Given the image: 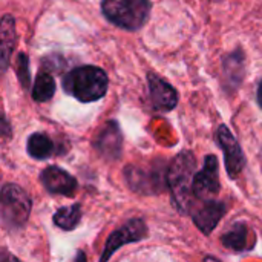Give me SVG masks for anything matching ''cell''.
<instances>
[{"label": "cell", "mask_w": 262, "mask_h": 262, "mask_svg": "<svg viewBox=\"0 0 262 262\" xmlns=\"http://www.w3.org/2000/svg\"><path fill=\"white\" fill-rule=\"evenodd\" d=\"M223 69H224V77L227 80V86L230 89H236L244 77V57L241 52H233L224 57L223 61Z\"/></svg>", "instance_id": "15"}, {"label": "cell", "mask_w": 262, "mask_h": 262, "mask_svg": "<svg viewBox=\"0 0 262 262\" xmlns=\"http://www.w3.org/2000/svg\"><path fill=\"white\" fill-rule=\"evenodd\" d=\"M28 69H29L28 57L25 54H20L18 60H17V71H18V77L21 80V84L25 88H28V84H29V72H28Z\"/></svg>", "instance_id": "19"}, {"label": "cell", "mask_w": 262, "mask_h": 262, "mask_svg": "<svg viewBox=\"0 0 262 262\" xmlns=\"http://www.w3.org/2000/svg\"><path fill=\"white\" fill-rule=\"evenodd\" d=\"M258 103L261 104L262 107V81L259 83V88H258Z\"/></svg>", "instance_id": "20"}, {"label": "cell", "mask_w": 262, "mask_h": 262, "mask_svg": "<svg viewBox=\"0 0 262 262\" xmlns=\"http://www.w3.org/2000/svg\"><path fill=\"white\" fill-rule=\"evenodd\" d=\"M15 20L11 15H5L0 20V75L8 69L11 54L15 46Z\"/></svg>", "instance_id": "13"}, {"label": "cell", "mask_w": 262, "mask_h": 262, "mask_svg": "<svg viewBox=\"0 0 262 262\" xmlns=\"http://www.w3.org/2000/svg\"><path fill=\"white\" fill-rule=\"evenodd\" d=\"M196 172V158L192 152L178 154L166 172V184L170 189L173 203L181 213H189L193 195H192V181Z\"/></svg>", "instance_id": "1"}, {"label": "cell", "mask_w": 262, "mask_h": 262, "mask_svg": "<svg viewBox=\"0 0 262 262\" xmlns=\"http://www.w3.org/2000/svg\"><path fill=\"white\" fill-rule=\"evenodd\" d=\"M26 147L28 154L35 160H46L54 154V143L46 134H32Z\"/></svg>", "instance_id": "16"}, {"label": "cell", "mask_w": 262, "mask_h": 262, "mask_svg": "<svg viewBox=\"0 0 262 262\" xmlns=\"http://www.w3.org/2000/svg\"><path fill=\"white\" fill-rule=\"evenodd\" d=\"M224 212H226L224 203L210 200V201H204V206L198 212H195L192 215V218H193V223L196 224V227L204 235H210L212 230L218 226V223L224 216Z\"/></svg>", "instance_id": "12"}, {"label": "cell", "mask_w": 262, "mask_h": 262, "mask_svg": "<svg viewBox=\"0 0 262 262\" xmlns=\"http://www.w3.org/2000/svg\"><path fill=\"white\" fill-rule=\"evenodd\" d=\"M147 81H149V94L154 109L158 112L172 111L178 103V94L175 88L155 74H149Z\"/></svg>", "instance_id": "8"}, {"label": "cell", "mask_w": 262, "mask_h": 262, "mask_svg": "<svg viewBox=\"0 0 262 262\" xmlns=\"http://www.w3.org/2000/svg\"><path fill=\"white\" fill-rule=\"evenodd\" d=\"M216 140L220 147L224 150L226 158V169L230 178H236L246 164V157L243 154V149L230 129L226 124H221L216 130Z\"/></svg>", "instance_id": "6"}, {"label": "cell", "mask_w": 262, "mask_h": 262, "mask_svg": "<svg viewBox=\"0 0 262 262\" xmlns=\"http://www.w3.org/2000/svg\"><path fill=\"white\" fill-rule=\"evenodd\" d=\"M109 86L107 75L97 66H78L66 74L64 91L83 103H91L104 97Z\"/></svg>", "instance_id": "2"}, {"label": "cell", "mask_w": 262, "mask_h": 262, "mask_svg": "<svg viewBox=\"0 0 262 262\" xmlns=\"http://www.w3.org/2000/svg\"><path fill=\"white\" fill-rule=\"evenodd\" d=\"M103 14L114 25L127 29L137 31L149 18L150 2L149 0H103L101 3Z\"/></svg>", "instance_id": "3"}, {"label": "cell", "mask_w": 262, "mask_h": 262, "mask_svg": "<svg viewBox=\"0 0 262 262\" xmlns=\"http://www.w3.org/2000/svg\"><path fill=\"white\" fill-rule=\"evenodd\" d=\"M127 173V181L130 183L134 190L143 192V193H154V192H160L164 187L166 183V177H163L161 169L160 170H141V169H135L130 167L126 170Z\"/></svg>", "instance_id": "11"}, {"label": "cell", "mask_w": 262, "mask_h": 262, "mask_svg": "<svg viewBox=\"0 0 262 262\" xmlns=\"http://www.w3.org/2000/svg\"><path fill=\"white\" fill-rule=\"evenodd\" d=\"M95 147L106 160H117L121 155L123 147V137L118 124L115 121H109L101 132L97 135Z\"/></svg>", "instance_id": "10"}, {"label": "cell", "mask_w": 262, "mask_h": 262, "mask_svg": "<svg viewBox=\"0 0 262 262\" xmlns=\"http://www.w3.org/2000/svg\"><path fill=\"white\" fill-rule=\"evenodd\" d=\"M147 236V227L143 220H130L126 223L121 229L115 230L104 247V252L101 255V261H107L121 246H126L129 243L141 241Z\"/></svg>", "instance_id": "7"}, {"label": "cell", "mask_w": 262, "mask_h": 262, "mask_svg": "<svg viewBox=\"0 0 262 262\" xmlns=\"http://www.w3.org/2000/svg\"><path fill=\"white\" fill-rule=\"evenodd\" d=\"M81 220V206L72 204L68 207H61L54 215V223L63 230H72Z\"/></svg>", "instance_id": "17"}, {"label": "cell", "mask_w": 262, "mask_h": 262, "mask_svg": "<svg viewBox=\"0 0 262 262\" xmlns=\"http://www.w3.org/2000/svg\"><path fill=\"white\" fill-rule=\"evenodd\" d=\"M55 92V80L49 72H40L34 83L32 98L38 103H45L52 98Z\"/></svg>", "instance_id": "18"}, {"label": "cell", "mask_w": 262, "mask_h": 262, "mask_svg": "<svg viewBox=\"0 0 262 262\" xmlns=\"http://www.w3.org/2000/svg\"><path fill=\"white\" fill-rule=\"evenodd\" d=\"M221 243L224 247L235 252H249L255 246V241H250V230L244 223L233 224L232 229L221 236Z\"/></svg>", "instance_id": "14"}, {"label": "cell", "mask_w": 262, "mask_h": 262, "mask_svg": "<svg viewBox=\"0 0 262 262\" xmlns=\"http://www.w3.org/2000/svg\"><path fill=\"white\" fill-rule=\"evenodd\" d=\"M220 167L215 155H206L204 166L200 172H195L192 181V195L200 201H210L220 193Z\"/></svg>", "instance_id": "5"}, {"label": "cell", "mask_w": 262, "mask_h": 262, "mask_svg": "<svg viewBox=\"0 0 262 262\" xmlns=\"http://www.w3.org/2000/svg\"><path fill=\"white\" fill-rule=\"evenodd\" d=\"M41 183L45 189L54 195H63V196H72L77 190V181L74 177H71L66 170L51 166L43 170L41 173Z\"/></svg>", "instance_id": "9"}, {"label": "cell", "mask_w": 262, "mask_h": 262, "mask_svg": "<svg viewBox=\"0 0 262 262\" xmlns=\"http://www.w3.org/2000/svg\"><path fill=\"white\" fill-rule=\"evenodd\" d=\"M2 218L9 227H21L31 213V198L17 184H6L0 190Z\"/></svg>", "instance_id": "4"}]
</instances>
